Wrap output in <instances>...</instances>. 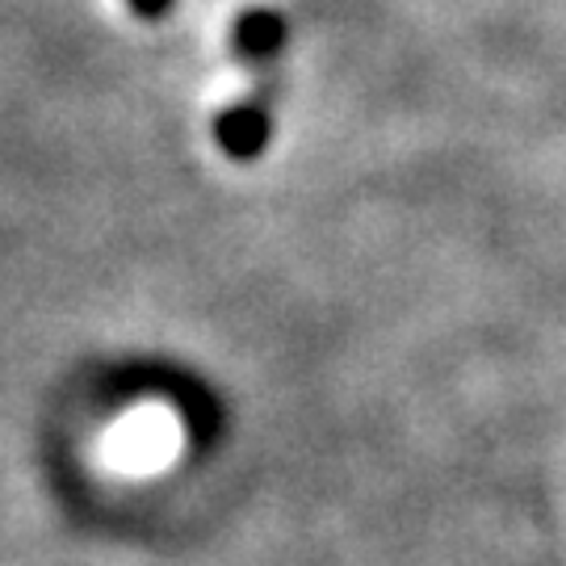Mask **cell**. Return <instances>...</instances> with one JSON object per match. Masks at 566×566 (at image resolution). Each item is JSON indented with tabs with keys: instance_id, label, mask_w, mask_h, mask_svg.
Instances as JSON below:
<instances>
[{
	"instance_id": "obj_1",
	"label": "cell",
	"mask_w": 566,
	"mask_h": 566,
	"mask_svg": "<svg viewBox=\"0 0 566 566\" xmlns=\"http://www.w3.org/2000/svg\"><path fill=\"white\" fill-rule=\"evenodd\" d=\"M282 18L269 13V9H256V13H243L240 25H235V51L248 55V60H264L282 46Z\"/></svg>"
},
{
	"instance_id": "obj_2",
	"label": "cell",
	"mask_w": 566,
	"mask_h": 566,
	"mask_svg": "<svg viewBox=\"0 0 566 566\" xmlns=\"http://www.w3.org/2000/svg\"><path fill=\"white\" fill-rule=\"evenodd\" d=\"M130 4H135V13H143V18H160L172 0H130Z\"/></svg>"
}]
</instances>
